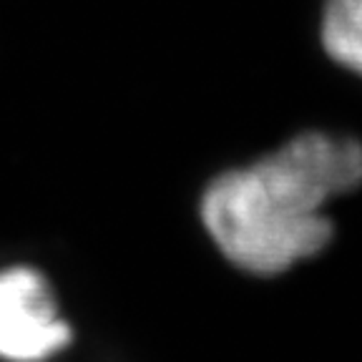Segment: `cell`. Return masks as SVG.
I'll return each mask as SVG.
<instances>
[{
	"label": "cell",
	"mask_w": 362,
	"mask_h": 362,
	"mask_svg": "<svg viewBox=\"0 0 362 362\" xmlns=\"http://www.w3.org/2000/svg\"><path fill=\"white\" fill-rule=\"evenodd\" d=\"M74 342L56 294L38 269H0V362H45Z\"/></svg>",
	"instance_id": "cell-2"
},
{
	"label": "cell",
	"mask_w": 362,
	"mask_h": 362,
	"mask_svg": "<svg viewBox=\"0 0 362 362\" xmlns=\"http://www.w3.org/2000/svg\"><path fill=\"white\" fill-rule=\"evenodd\" d=\"M325 51L362 76V0H327L322 13Z\"/></svg>",
	"instance_id": "cell-3"
},
{
	"label": "cell",
	"mask_w": 362,
	"mask_h": 362,
	"mask_svg": "<svg viewBox=\"0 0 362 362\" xmlns=\"http://www.w3.org/2000/svg\"><path fill=\"white\" fill-rule=\"evenodd\" d=\"M360 184L362 144L307 131L255 164L216 176L202 197V221L234 267L269 277L327 247L329 202Z\"/></svg>",
	"instance_id": "cell-1"
}]
</instances>
